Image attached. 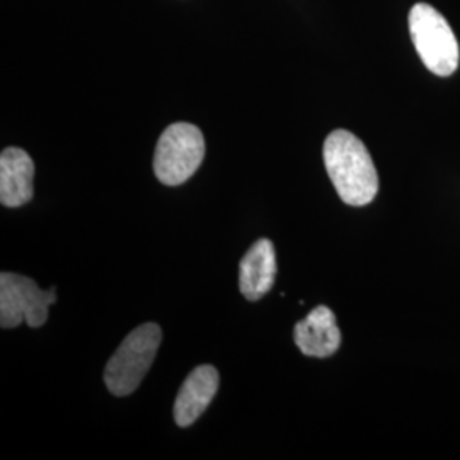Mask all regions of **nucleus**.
Wrapping results in <instances>:
<instances>
[{"mask_svg": "<svg viewBox=\"0 0 460 460\" xmlns=\"http://www.w3.org/2000/svg\"><path fill=\"white\" fill-rule=\"evenodd\" d=\"M324 164L332 186L349 207H365L377 197L376 164L362 140L348 130L329 133L324 142Z\"/></svg>", "mask_w": 460, "mask_h": 460, "instance_id": "1", "label": "nucleus"}, {"mask_svg": "<svg viewBox=\"0 0 460 460\" xmlns=\"http://www.w3.org/2000/svg\"><path fill=\"white\" fill-rule=\"evenodd\" d=\"M412 45L428 70L438 77L452 75L460 62L459 41L448 21L429 4H416L410 11Z\"/></svg>", "mask_w": 460, "mask_h": 460, "instance_id": "2", "label": "nucleus"}, {"mask_svg": "<svg viewBox=\"0 0 460 460\" xmlns=\"http://www.w3.org/2000/svg\"><path fill=\"white\" fill-rule=\"evenodd\" d=\"M161 341L163 331L154 323L133 329L104 368V382L111 394H132L147 376Z\"/></svg>", "mask_w": 460, "mask_h": 460, "instance_id": "3", "label": "nucleus"}, {"mask_svg": "<svg viewBox=\"0 0 460 460\" xmlns=\"http://www.w3.org/2000/svg\"><path fill=\"white\" fill-rule=\"evenodd\" d=\"M205 157V138L201 130L191 123H174L161 135L155 155L154 172L165 186H180L188 181Z\"/></svg>", "mask_w": 460, "mask_h": 460, "instance_id": "4", "label": "nucleus"}, {"mask_svg": "<svg viewBox=\"0 0 460 460\" xmlns=\"http://www.w3.org/2000/svg\"><path fill=\"white\" fill-rule=\"evenodd\" d=\"M57 302V288L41 290L33 279L16 273L0 275V326L17 328L26 323L40 328L49 321V307Z\"/></svg>", "mask_w": 460, "mask_h": 460, "instance_id": "5", "label": "nucleus"}, {"mask_svg": "<svg viewBox=\"0 0 460 460\" xmlns=\"http://www.w3.org/2000/svg\"><path fill=\"white\" fill-rule=\"evenodd\" d=\"M294 338L298 349L305 357L328 358L341 345V332L336 324V315L326 307L319 305L305 319L298 321L294 329Z\"/></svg>", "mask_w": 460, "mask_h": 460, "instance_id": "6", "label": "nucleus"}, {"mask_svg": "<svg viewBox=\"0 0 460 460\" xmlns=\"http://www.w3.org/2000/svg\"><path fill=\"white\" fill-rule=\"evenodd\" d=\"M218 372L212 365L197 367L182 382L174 402V421L178 427H191L207 411L218 391Z\"/></svg>", "mask_w": 460, "mask_h": 460, "instance_id": "7", "label": "nucleus"}, {"mask_svg": "<svg viewBox=\"0 0 460 460\" xmlns=\"http://www.w3.org/2000/svg\"><path fill=\"white\" fill-rule=\"evenodd\" d=\"M34 163L22 148L7 147L0 155V201L7 208H19L31 201Z\"/></svg>", "mask_w": 460, "mask_h": 460, "instance_id": "8", "label": "nucleus"}, {"mask_svg": "<svg viewBox=\"0 0 460 460\" xmlns=\"http://www.w3.org/2000/svg\"><path fill=\"white\" fill-rule=\"evenodd\" d=\"M277 252L270 239H260L249 247L239 266V288L247 300L266 296L277 279Z\"/></svg>", "mask_w": 460, "mask_h": 460, "instance_id": "9", "label": "nucleus"}]
</instances>
